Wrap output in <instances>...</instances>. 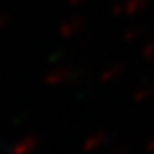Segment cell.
<instances>
[{
  "mask_svg": "<svg viewBox=\"0 0 154 154\" xmlns=\"http://www.w3.org/2000/svg\"><path fill=\"white\" fill-rule=\"evenodd\" d=\"M107 133H103V131H97V133L90 134L89 138L84 141V151L85 152H90V151H95V149H98L100 146H103L105 143H107Z\"/></svg>",
  "mask_w": 154,
  "mask_h": 154,
  "instance_id": "obj_1",
  "label": "cell"
},
{
  "mask_svg": "<svg viewBox=\"0 0 154 154\" xmlns=\"http://www.w3.org/2000/svg\"><path fill=\"white\" fill-rule=\"evenodd\" d=\"M125 72V66L123 64H112L108 67H105L100 74V82L103 84H110L113 80H116L120 75Z\"/></svg>",
  "mask_w": 154,
  "mask_h": 154,
  "instance_id": "obj_2",
  "label": "cell"
},
{
  "mask_svg": "<svg viewBox=\"0 0 154 154\" xmlns=\"http://www.w3.org/2000/svg\"><path fill=\"white\" fill-rule=\"evenodd\" d=\"M80 30H82V20L80 18H72V20H67L61 25L59 31L64 38H71V36L77 35Z\"/></svg>",
  "mask_w": 154,
  "mask_h": 154,
  "instance_id": "obj_3",
  "label": "cell"
},
{
  "mask_svg": "<svg viewBox=\"0 0 154 154\" xmlns=\"http://www.w3.org/2000/svg\"><path fill=\"white\" fill-rule=\"evenodd\" d=\"M152 95H154V85H151V84H146V85H141L139 89L134 90L133 102H134V103H144V102L149 100Z\"/></svg>",
  "mask_w": 154,
  "mask_h": 154,
  "instance_id": "obj_4",
  "label": "cell"
},
{
  "mask_svg": "<svg viewBox=\"0 0 154 154\" xmlns=\"http://www.w3.org/2000/svg\"><path fill=\"white\" fill-rule=\"evenodd\" d=\"M72 75H74L72 71H69V69H61V71L51 72V74L46 77V82L51 84V85H56V84H61V82H64V80L72 79Z\"/></svg>",
  "mask_w": 154,
  "mask_h": 154,
  "instance_id": "obj_5",
  "label": "cell"
},
{
  "mask_svg": "<svg viewBox=\"0 0 154 154\" xmlns=\"http://www.w3.org/2000/svg\"><path fill=\"white\" fill-rule=\"evenodd\" d=\"M125 3H126V15L134 17V15H138L141 10H144L148 0H128V2H125Z\"/></svg>",
  "mask_w": 154,
  "mask_h": 154,
  "instance_id": "obj_6",
  "label": "cell"
},
{
  "mask_svg": "<svg viewBox=\"0 0 154 154\" xmlns=\"http://www.w3.org/2000/svg\"><path fill=\"white\" fill-rule=\"evenodd\" d=\"M143 35H144V26L136 25V26H131L130 30H126V33L123 35V39H125V43H134V41H138Z\"/></svg>",
  "mask_w": 154,
  "mask_h": 154,
  "instance_id": "obj_7",
  "label": "cell"
},
{
  "mask_svg": "<svg viewBox=\"0 0 154 154\" xmlns=\"http://www.w3.org/2000/svg\"><path fill=\"white\" fill-rule=\"evenodd\" d=\"M143 57L148 62L154 61V41H149L144 45V48H143Z\"/></svg>",
  "mask_w": 154,
  "mask_h": 154,
  "instance_id": "obj_8",
  "label": "cell"
},
{
  "mask_svg": "<svg viewBox=\"0 0 154 154\" xmlns=\"http://www.w3.org/2000/svg\"><path fill=\"white\" fill-rule=\"evenodd\" d=\"M112 15L120 17V15H126V3L125 2H118L112 7Z\"/></svg>",
  "mask_w": 154,
  "mask_h": 154,
  "instance_id": "obj_9",
  "label": "cell"
},
{
  "mask_svg": "<svg viewBox=\"0 0 154 154\" xmlns=\"http://www.w3.org/2000/svg\"><path fill=\"white\" fill-rule=\"evenodd\" d=\"M146 151H148V152H154V138H151L148 143H146Z\"/></svg>",
  "mask_w": 154,
  "mask_h": 154,
  "instance_id": "obj_10",
  "label": "cell"
},
{
  "mask_svg": "<svg viewBox=\"0 0 154 154\" xmlns=\"http://www.w3.org/2000/svg\"><path fill=\"white\" fill-rule=\"evenodd\" d=\"M85 0H69V3L71 5H80V3H84Z\"/></svg>",
  "mask_w": 154,
  "mask_h": 154,
  "instance_id": "obj_11",
  "label": "cell"
},
{
  "mask_svg": "<svg viewBox=\"0 0 154 154\" xmlns=\"http://www.w3.org/2000/svg\"><path fill=\"white\" fill-rule=\"evenodd\" d=\"M115 154H125V152H115Z\"/></svg>",
  "mask_w": 154,
  "mask_h": 154,
  "instance_id": "obj_12",
  "label": "cell"
}]
</instances>
